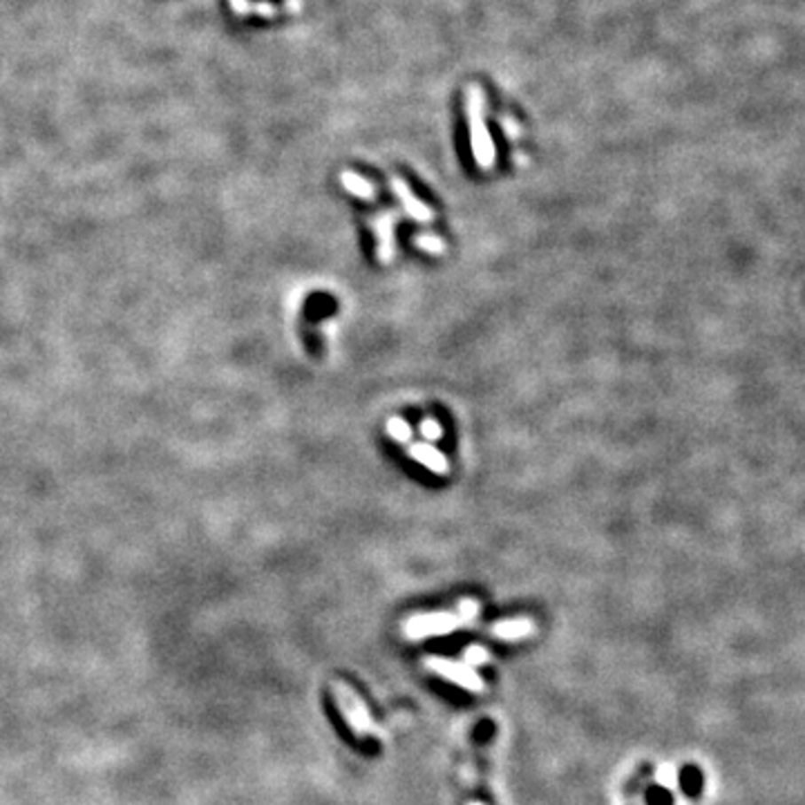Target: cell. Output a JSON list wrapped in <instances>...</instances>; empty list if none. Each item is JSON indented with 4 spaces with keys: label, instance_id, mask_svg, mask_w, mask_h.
I'll list each match as a JSON object with an SVG mask.
<instances>
[{
    "label": "cell",
    "instance_id": "30bf717a",
    "mask_svg": "<svg viewBox=\"0 0 805 805\" xmlns=\"http://www.w3.org/2000/svg\"><path fill=\"white\" fill-rule=\"evenodd\" d=\"M385 432H387V437L394 438L396 443H403V446H410L412 437H414V430H412V425L407 423L406 419H400V416H391V419H387Z\"/></svg>",
    "mask_w": 805,
    "mask_h": 805
},
{
    "label": "cell",
    "instance_id": "5b68a950",
    "mask_svg": "<svg viewBox=\"0 0 805 805\" xmlns=\"http://www.w3.org/2000/svg\"><path fill=\"white\" fill-rule=\"evenodd\" d=\"M425 662H428L430 669L437 671L438 675H443V678L452 680V683L456 684H462L468 691H484L485 689V684L481 683V678L475 674V669H472L470 665H466V662L443 660V658H428Z\"/></svg>",
    "mask_w": 805,
    "mask_h": 805
},
{
    "label": "cell",
    "instance_id": "8fae6325",
    "mask_svg": "<svg viewBox=\"0 0 805 805\" xmlns=\"http://www.w3.org/2000/svg\"><path fill=\"white\" fill-rule=\"evenodd\" d=\"M414 247L421 249L423 253H430V256H443V253H446V242H443V240L434 233L416 235Z\"/></svg>",
    "mask_w": 805,
    "mask_h": 805
},
{
    "label": "cell",
    "instance_id": "277c9868",
    "mask_svg": "<svg viewBox=\"0 0 805 805\" xmlns=\"http://www.w3.org/2000/svg\"><path fill=\"white\" fill-rule=\"evenodd\" d=\"M396 224H399V213L396 210H381L369 219V226L374 231V242H376V260L381 264H391L396 256Z\"/></svg>",
    "mask_w": 805,
    "mask_h": 805
},
{
    "label": "cell",
    "instance_id": "ba28073f",
    "mask_svg": "<svg viewBox=\"0 0 805 805\" xmlns=\"http://www.w3.org/2000/svg\"><path fill=\"white\" fill-rule=\"evenodd\" d=\"M535 624L531 618H510L493 624V635L499 640H524L533 635Z\"/></svg>",
    "mask_w": 805,
    "mask_h": 805
},
{
    "label": "cell",
    "instance_id": "4fadbf2b",
    "mask_svg": "<svg viewBox=\"0 0 805 805\" xmlns=\"http://www.w3.org/2000/svg\"><path fill=\"white\" fill-rule=\"evenodd\" d=\"M497 122H499V126H501L503 135H506L510 141H517V139H522V137H524L522 123L517 122V119H512L510 114H499Z\"/></svg>",
    "mask_w": 805,
    "mask_h": 805
},
{
    "label": "cell",
    "instance_id": "2e32d148",
    "mask_svg": "<svg viewBox=\"0 0 805 805\" xmlns=\"http://www.w3.org/2000/svg\"><path fill=\"white\" fill-rule=\"evenodd\" d=\"M470 805H481V803H470Z\"/></svg>",
    "mask_w": 805,
    "mask_h": 805
},
{
    "label": "cell",
    "instance_id": "6da1fadb",
    "mask_svg": "<svg viewBox=\"0 0 805 805\" xmlns=\"http://www.w3.org/2000/svg\"><path fill=\"white\" fill-rule=\"evenodd\" d=\"M466 112L468 123H470L472 157H475L481 170H493L494 162H497V148H494L493 135H490L488 122H485V92L481 85H468Z\"/></svg>",
    "mask_w": 805,
    "mask_h": 805
},
{
    "label": "cell",
    "instance_id": "7c38bea8",
    "mask_svg": "<svg viewBox=\"0 0 805 805\" xmlns=\"http://www.w3.org/2000/svg\"><path fill=\"white\" fill-rule=\"evenodd\" d=\"M419 432H421V437L425 438V443H437L438 438H443V425L438 423L437 419H432V416H430V419L421 421Z\"/></svg>",
    "mask_w": 805,
    "mask_h": 805
},
{
    "label": "cell",
    "instance_id": "5bb4252c",
    "mask_svg": "<svg viewBox=\"0 0 805 805\" xmlns=\"http://www.w3.org/2000/svg\"><path fill=\"white\" fill-rule=\"evenodd\" d=\"M490 658V653L484 647H470L466 651V665H485V660Z\"/></svg>",
    "mask_w": 805,
    "mask_h": 805
},
{
    "label": "cell",
    "instance_id": "3957f363",
    "mask_svg": "<svg viewBox=\"0 0 805 805\" xmlns=\"http://www.w3.org/2000/svg\"><path fill=\"white\" fill-rule=\"evenodd\" d=\"M334 691H335V700H338V707L343 709L344 721L350 722L351 730H354L359 736L374 734L376 727H374L367 707H365V703L360 700V696H356L354 689H351L350 684L335 683Z\"/></svg>",
    "mask_w": 805,
    "mask_h": 805
},
{
    "label": "cell",
    "instance_id": "8992f818",
    "mask_svg": "<svg viewBox=\"0 0 805 805\" xmlns=\"http://www.w3.org/2000/svg\"><path fill=\"white\" fill-rule=\"evenodd\" d=\"M390 188H391V193H394L396 200L400 201V206H403V210H406L407 217H412L414 222H419V224H432L434 222V210L430 209L428 204H423V201H421L419 197L414 195V191H412V188L407 186L406 179H403V178H391L390 179Z\"/></svg>",
    "mask_w": 805,
    "mask_h": 805
},
{
    "label": "cell",
    "instance_id": "9a60e30c",
    "mask_svg": "<svg viewBox=\"0 0 805 805\" xmlns=\"http://www.w3.org/2000/svg\"><path fill=\"white\" fill-rule=\"evenodd\" d=\"M512 159H515L517 166H519V163H522V166H526V157H524V154H512Z\"/></svg>",
    "mask_w": 805,
    "mask_h": 805
},
{
    "label": "cell",
    "instance_id": "7a4b0ae2",
    "mask_svg": "<svg viewBox=\"0 0 805 805\" xmlns=\"http://www.w3.org/2000/svg\"><path fill=\"white\" fill-rule=\"evenodd\" d=\"M477 615H479V602L463 600L459 602L454 613H450V611H437V613H419L414 615V618L406 620V624H403V634L410 640L450 634V631L463 627V624H470Z\"/></svg>",
    "mask_w": 805,
    "mask_h": 805
},
{
    "label": "cell",
    "instance_id": "9c48e42d",
    "mask_svg": "<svg viewBox=\"0 0 805 805\" xmlns=\"http://www.w3.org/2000/svg\"><path fill=\"white\" fill-rule=\"evenodd\" d=\"M340 184L350 195L359 197L363 201H376L378 200V188L369 182L367 178L359 175L354 170H343L340 172Z\"/></svg>",
    "mask_w": 805,
    "mask_h": 805
},
{
    "label": "cell",
    "instance_id": "52a82bcc",
    "mask_svg": "<svg viewBox=\"0 0 805 805\" xmlns=\"http://www.w3.org/2000/svg\"><path fill=\"white\" fill-rule=\"evenodd\" d=\"M407 456L419 462L421 466L428 468L434 475H450V462H447V456L438 447H434V443H410L407 446Z\"/></svg>",
    "mask_w": 805,
    "mask_h": 805
}]
</instances>
